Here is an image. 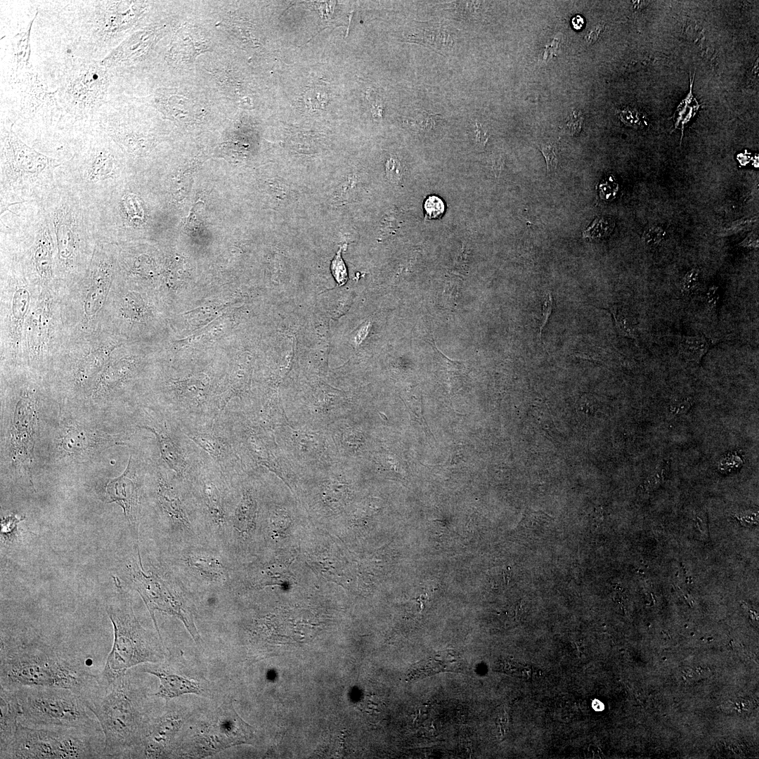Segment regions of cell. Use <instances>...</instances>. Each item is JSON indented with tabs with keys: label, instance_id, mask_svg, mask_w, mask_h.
<instances>
[{
	"label": "cell",
	"instance_id": "obj_18",
	"mask_svg": "<svg viewBox=\"0 0 759 759\" xmlns=\"http://www.w3.org/2000/svg\"><path fill=\"white\" fill-rule=\"evenodd\" d=\"M257 502L250 488L244 487L232 518L233 543L248 538L254 531Z\"/></svg>",
	"mask_w": 759,
	"mask_h": 759
},
{
	"label": "cell",
	"instance_id": "obj_1",
	"mask_svg": "<svg viewBox=\"0 0 759 759\" xmlns=\"http://www.w3.org/2000/svg\"><path fill=\"white\" fill-rule=\"evenodd\" d=\"M1 686L69 689L83 699L100 686L98 675L80 662L61 655L43 643L8 641L1 637Z\"/></svg>",
	"mask_w": 759,
	"mask_h": 759
},
{
	"label": "cell",
	"instance_id": "obj_30",
	"mask_svg": "<svg viewBox=\"0 0 759 759\" xmlns=\"http://www.w3.org/2000/svg\"><path fill=\"white\" fill-rule=\"evenodd\" d=\"M121 311L126 318L139 321L144 320L147 309L141 296L136 292H130L123 299Z\"/></svg>",
	"mask_w": 759,
	"mask_h": 759
},
{
	"label": "cell",
	"instance_id": "obj_19",
	"mask_svg": "<svg viewBox=\"0 0 759 759\" xmlns=\"http://www.w3.org/2000/svg\"><path fill=\"white\" fill-rule=\"evenodd\" d=\"M0 687V749H2L14 736L22 712L14 690L1 685Z\"/></svg>",
	"mask_w": 759,
	"mask_h": 759
},
{
	"label": "cell",
	"instance_id": "obj_16",
	"mask_svg": "<svg viewBox=\"0 0 759 759\" xmlns=\"http://www.w3.org/2000/svg\"><path fill=\"white\" fill-rule=\"evenodd\" d=\"M142 670L157 677L160 685L153 695L166 701L183 694H200L203 692L198 682L164 668H144Z\"/></svg>",
	"mask_w": 759,
	"mask_h": 759
},
{
	"label": "cell",
	"instance_id": "obj_49",
	"mask_svg": "<svg viewBox=\"0 0 759 759\" xmlns=\"http://www.w3.org/2000/svg\"><path fill=\"white\" fill-rule=\"evenodd\" d=\"M692 406V400L687 398L671 406L670 411L674 415H682L686 413Z\"/></svg>",
	"mask_w": 759,
	"mask_h": 759
},
{
	"label": "cell",
	"instance_id": "obj_8",
	"mask_svg": "<svg viewBox=\"0 0 759 759\" xmlns=\"http://www.w3.org/2000/svg\"><path fill=\"white\" fill-rule=\"evenodd\" d=\"M155 500L171 539V549L205 544L186 482L168 467H157Z\"/></svg>",
	"mask_w": 759,
	"mask_h": 759
},
{
	"label": "cell",
	"instance_id": "obj_42",
	"mask_svg": "<svg viewBox=\"0 0 759 759\" xmlns=\"http://www.w3.org/2000/svg\"><path fill=\"white\" fill-rule=\"evenodd\" d=\"M699 278L700 271L698 268H694L687 271L682 280V292L686 294L693 292L699 283Z\"/></svg>",
	"mask_w": 759,
	"mask_h": 759
},
{
	"label": "cell",
	"instance_id": "obj_14",
	"mask_svg": "<svg viewBox=\"0 0 759 759\" xmlns=\"http://www.w3.org/2000/svg\"><path fill=\"white\" fill-rule=\"evenodd\" d=\"M139 427L155 435L162 460L181 480L186 481L197 459L189 455L178 426L173 422L171 427H169L164 422L162 425Z\"/></svg>",
	"mask_w": 759,
	"mask_h": 759
},
{
	"label": "cell",
	"instance_id": "obj_10",
	"mask_svg": "<svg viewBox=\"0 0 759 759\" xmlns=\"http://www.w3.org/2000/svg\"><path fill=\"white\" fill-rule=\"evenodd\" d=\"M254 729L235 711L231 701L223 703L197 729L190 755L207 756L226 748L251 744Z\"/></svg>",
	"mask_w": 759,
	"mask_h": 759
},
{
	"label": "cell",
	"instance_id": "obj_43",
	"mask_svg": "<svg viewBox=\"0 0 759 759\" xmlns=\"http://www.w3.org/2000/svg\"><path fill=\"white\" fill-rule=\"evenodd\" d=\"M386 172L392 183H399L402 180L403 168L398 160L390 158L387 162Z\"/></svg>",
	"mask_w": 759,
	"mask_h": 759
},
{
	"label": "cell",
	"instance_id": "obj_33",
	"mask_svg": "<svg viewBox=\"0 0 759 759\" xmlns=\"http://www.w3.org/2000/svg\"><path fill=\"white\" fill-rule=\"evenodd\" d=\"M30 303V293L25 288H19L13 295L12 314L15 322L20 325L27 311Z\"/></svg>",
	"mask_w": 759,
	"mask_h": 759
},
{
	"label": "cell",
	"instance_id": "obj_28",
	"mask_svg": "<svg viewBox=\"0 0 759 759\" xmlns=\"http://www.w3.org/2000/svg\"><path fill=\"white\" fill-rule=\"evenodd\" d=\"M678 346L679 351L684 358L689 362L700 364L710 348V343L702 335L682 336L679 339Z\"/></svg>",
	"mask_w": 759,
	"mask_h": 759
},
{
	"label": "cell",
	"instance_id": "obj_2",
	"mask_svg": "<svg viewBox=\"0 0 759 759\" xmlns=\"http://www.w3.org/2000/svg\"><path fill=\"white\" fill-rule=\"evenodd\" d=\"M141 696L126 673L107 686H99L84 699L104 734L101 758H119L140 751L149 722L141 707Z\"/></svg>",
	"mask_w": 759,
	"mask_h": 759
},
{
	"label": "cell",
	"instance_id": "obj_46",
	"mask_svg": "<svg viewBox=\"0 0 759 759\" xmlns=\"http://www.w3.org/2000/svg\"><path fill=\"white\" fill-rule=\"evenodd\" d=\"M720 301L719 287L711 285L706 293V304L709 311L715 315Z\"/></svg>",
	"mask_w": 759,
	"mask_h": 759
},
{
	"label": "cell",
	"instance_id": "obj_27",
	"mask_svg": "<svg viewBox=\"0 0 759 759\" xmlns=\"http://www.w3.org/2000/svg\"><path fill=\"white\" fill-rule=\"evenodd\" d=\"M113 348L108 346L96 349L86 355L77 368V379L85 382L100 370L108 359Z\"/></svg>",
	"mask_w": 759,
	"mask_h": 759
},
{
	"label": "cell",
	"instance_id": "obj_3",
	"mask_svg": "<svg viewBox=\"0 0 759 759\" xmlns=\"http://www.w3.org/2000/svg\"><path fill=\"white\" fill-rule=\"evenodd\" d=\"M186 482L205 543L230 556L232 518L238 504L233 481L208 458L196 460Z\"/></svg>",
	"mask_w": 759,
	"mask_h": 759
},
{
	"label": "cell",
	"instance_id": "obj_50",
	"mask_svg": "<svg viewBox=\"0 0 759 759\" xmlns=\"http://www.w3.org/2000/svg\"><path fill=\"white\" fill-rule=\"evenodd\" d=\"M604 27H605V24H604V23H599V24L597 25H596V26H595V27H594V28H593V29H592V30H591V31H590V32H589V33H588V34H587L586 36H585V39H586V41H587V42H588V43L589 44H595V42H596V41H597L598 40V39L599 38V36L601 35V34H602V32L604 31Z\"/></svg>",
	"mask_w": 759,
	"mask_h": 759
},
{
	"label": "cell",
	"instance_id": "obj_9",
	"mask_svg": "<svg viewBox=\"0 0 759 759\" xmlns=\"http://www.w3.org/2000/svg\"><path fill=\"white\" fill-rule=\"evenodd\" d=\"M170 563L174 574L187 588L203 590H230L234 572L230 556L204 544L171 549Z\"/></svg>",
	"mask_w": 759,
	"mask_h": 759
},
{
	"label": "cell",
	"instance_id": "obj_29",
	"mask_svg": "<svg viewBox=\"0 0 759 759\" xmlns=\"http://www.w3.org/2000/svg\"><path fill=\"white\" fill-rule=\"evenodd\" d=\"M615 327L619 335L637 340V329L632 315L624 306L614 304L609 306Z\"/></svg>",
	"mask_w": 759,
	"mask_h": 759
},
{
	"label": "cell",
	"instance_id": "obj_5",
	"mask_svg": "<svg viewBox=\"0 0 759 759\" xmlns=\"http://www.w3.org/2000/svg\"><path fill=\"white\" fill-rule=\"evenodd\" d=\"M14 690L25 721L41 727L77 729L92 734L100 724L82 697L65 688L21 687Z\"/></svg>",
	"mask_w": 759,
	"mask_h": 759
},
{
	"label": "cell",
	"instance_id": "obj_45",
	"mask_svg": "<svg viewBox=\"0 0 759 759\" xmlns=\"http://www.w3.org/2000/svg\"><path fill=\"white\" fill-rule=\"evenodd\" d=\"M553 307V298L550 292H547L545 294L543 304V315L540 318V322L539 324V338L541 340L542 332L545 327L546 323L548 321L549 317L551 315Z\"/></svg>",
	"mask_w": 759,
	"mask_h": 759
},
{
	"label": "cell",
	"instance_id": "obj_26",
	"mask_svg": "<svg viewBox=\"0 0 759 759\" xmlns=\"http://www.w3.org/2000/svg\"><path fill=\"white\" fill-rule=\"evenodd\" d=\"M694 77L695 71L693 75L690 76V86L688 94L677 105L672 117L675 129H679L682 131L680 143H682L683 131L685 127L694 118L701 108V104L699 103L692 93Z\"/></svg>",
	"mask_w": 759,
	"mask_h": 759
},
{
	"label": "cell",
	"instance_id": "obj_31",
	"mask_svg": "<svg viewBox=\"0 0 759 759\" xmlns=\"http://www.w3.org/2000/svg\"><path fill=\"white\" fill-rule=\"evenodd\" d=\"M670 468L669 460L661 461L647 476L643 487L650 493L657 489L666 479Z\"/></svg>",
	"mask_w": 759,
	"mask_h": 759
},
{
	"label": "cell",
	"instance_id": "obj_56",
	"mask_svg": "<svg viewBox=\"0 0 759 759\" xmlns=\"http://www.w3.org/2000/svg\"><path fill=\"white\" fill-rule=\"evenodd\" d=\"M593 708L597 711H601L604 708V706L600 701H595L593 703Z\"/></svg>",
	"mask_w": 759,
	"mask_h": 759
},
{
	"label": "cell",
	"instance_id": "obj_36",
	"mask_svg": "<svg viewBox=\"0 0 759 759\" xmlns=\"http://www.w3.org/2000/svg\"><path fill=\"white\" fill-rule=\"evenodd\" d=\"M666 231L659 226H651L642 234V242L648 247L659 245L666 238Z\"/></svg>",
	"mask_w": 759,
	"mask_h": 759
},
{
	"label": "cell",
	"instance_id": "obj_52",
	"mask_svg": "<svg viewBox=\"0 0 759 759\" xmlns=\"http://www.w3.org/2000/svg\"><path fill=\"white\" fill-rule=\"evenodd\" d=\"M476 140L477 143L479 145L484 146L486 141H488V136H487L486 133L484 131H483L480 124H479V123H476Z\"/></svg>",
	"mask_w": 759,
	"mask_h": 759
},
{
	"label": "cell",
	"instance_id": "obj_47",
	"mask_svg": "<svg viewBox=\"0 0 759 759\" xmlns=\"http://www.w3.org/2000/svg\"><path fill=\"white\" fill-rule=\"evenodd\" d=\"M582 122L583 118L581 115L580 113L576 114L575 112L571 115L569 122L566 124V129L568 133L571 135L578 133L581 129Z\"/></svg>",
	"mask_w": 759,
	"mask_h": 759
},
{
	"label": "cell",
	"instance_id": "obj_17",
	"mask_svg": "<svg viewBox=\"0 0 759 759\" xmlns=\"http://www.w3.org/2000/svg\"><path fill=\"white\" fill-rule=\"evenodd\" d=\"M79 70L70 84L72 95L80 101L93 103L105 91V73L101 67L93 64Z\"/></svg>",
	"mask_w": 759,
	"mask_h": 759
},
{
	"label": "cell",
	"instance_id": "obj_48",
	"mask_svg": "<svg viewBox=\"0 0 759 759\" xmlns=\"http://www.w3.org/2000/svg\"><path fill=\"white\" fill-rule=\"evenodd\" d=\"M434 115L428 114L424 112V114L420 115L417 119L415 118L413 120V123L420 129L429 130L432 127L434 123Z\"/></svg>",
	"mask_w": 759,
	"mask_h": 759
},
{
	"label": "cell",
	"instance_id": "obj_51",
	"mask_svg": "<svg viewBox=\"0 0 759 759\" xmlns=\"http://www.w3.org/2000/svg\"><path fill=\"white\" fill-rule=\"evenodd\" d=\"M739 246L743 247L757 249L758 248V237L757 233L752 231L749 233L746 238L738 244Z\"/></svg>",
	"mask_w": 759,
	"mask_h": 759
},
{
	"label": "cell",
	"instance_id": "obj_22",
	"mask_svg": "<svg viewBox=\"0 0 759 759\" xmlns=\"http://www.w3.org/2000/svg\"><path fill=\"white\" fill-rule=\"evenodd\" d=\"M134 368L132 360L123 359L111 363L97 381L93 394L98 395L109 391L126 378Z\"/></svg>",
	"mask_w": 759,
	"mask_h": 759
},
{
	"label": "cell",
	"instance_id": "obj_21",
	"mask_svg": "<svg viewBox=\"0 0 759 759\" xmlns=\"http://www.w3.org/2000/svg\"><path fill=\"white\" fill-rule=\"evenodd\" d=\"M422 25L423 26L415 28L417 32L408 37L410 41L430 46L441 53H447L452 48L453 40L449 30L443 25L424 26L423 22Z\"/></svg>",
	"mask_w": 759,
	"mask_h": 759
},
{
	"label": "cell",
	"instance_id": "obj_44",
	"mask_svg": "<svg viewBox=\"0 0 759 759\" xmlns=\"http://www.w3.org/2000/svg\"><path fill=\"white\" fill-rule=\"evenodd\" d=\"M540 150L545 159L547 171L549 172L554 171L558 163L555 148L551 144H543Z\"/></svg>",
	"mask_w": 759,
	"mask_h": 759
},
{
	"label": "cell",
	"instance_id": "obj_24",
	"mask_svg": "<svg viewBox=\"0 0 759 759\" xmlns=\"http://www.w3.org/2000/svg\"><path fill=\"white\" fill-rule=\"evenodd\" d=\"M155 101L160 110L167 116L185 119L191 115L193 109L190 100L179 95L171 94L167 89L158 90Z\"/></svg>",
	"mask_w": 759,
	"mask_h": 759
},
{
	"label": "cell",
	"instance_id": "obj_4",
	"mask_svg": "<svg viewBox=\"0 0 759 759\" xmlns=\"http://www.w3.org/2000/svg\"><path fill=\"white\" fill-rule=\"evenodd\" d=\"M117 594L105 610L113 627L114 641L101 673L100 686L108 685L133 666L160 661L163 658L162 640L145 630L137 619L128 596L117 578Z\"/></svg>",
	"mask_w": 759,
	"mask_h": 759
},
{
	"label": "cell",
	"instance_id": "obj_54",
	"mask_svg": "<svg viewBox=\"0 0 759 759\" xmlns=\"http://www.w3.org/2000/svg\"><path fill=\"white\" fill-rule=\"evenodd\" d=\"M571 23L574 29L580 30L583 26L584 20L581 16L576 15L572 18Z\"/></svg>",
	"mask_w": 759,
	"mask_h": 759
},
{
	"label": "cell",
	"instance_id": "obj_12",
	"mask_svg": "<svg viewBox=\"0 0 759 759\" xmlns=\"http://www.w3.org/2000/svg\"><path fill=\"white\" fill-rule=\"evenodd\" d=\"M37 410L35 400L25 395L15 406L11 428L13 464L27 473L31 483Z\"/></svg>",
	"mask_w": 759,
	"mask_h": 759
},
{
	"label": "cell",
	"instance_id": "obj_23",
	"mask_svg": "<svg viewBox=\"0 0 759 759\" xmlns=\"http://www.w3.org/2000/svg\"><path fill=\"white\" fill-rule=\"evenodd\" d=\"M289 432L292 447L304 458H318L325 450L324 442L317 434L290 428Z\"/></svg>",
	"mask_w": 759,
	"mask_h": 759
},
{
	"label": "cell",
	"instance_id": "obj_55",
	"mask_svg": "<svg viewBox=\"0 0 759 759\" xmlns=\"http://www.w3.org/2000/svg\"><path fill=\"white\" fill-rule=\"evenodd\" d=\"M592 523L593 525H595L596 526H599L600 524L603 521V514H602V511H598L597 510V511L595 512L594 515L592 516Z\"/></svg>",
	"mask_w": 759,
	"mask_h": 759
},
{
	"label": "cell",
	"instance_id": "obj_11",
	"mask_svg": "<svg viewBox=\"0 0 759 759\" xmlns=\"http://www.w3.org/2000/svg\"><path fill=\"white\" fill-rule=\"evenodd\" d=\"M179 428L209 456L224 476L233 481L242 469V459L222 415L209 424Z\"/></svg>",
	"mask_w": 759,
	"mask_h": 759
},
{
	"label": "cell",
	"instance_id": "obj_38",
	"mask_svg": "<svg viewBox=\"0 0 759 759\" xmlns=\"http://www.w3.org/2000/svg\"><path fill=\"white\" fill-rule=\"evenodd\" d=\"M37 268L41 275L47 277L50 275L51 257L46 247H40L36 252Z\"/></svg>",
	"mask_w": 759,
	"mask_h": 759
},
{
	"label": "cell",
	"instance_id": "obj_53",
	"mask_svg": "<svg viewBox=\"0 0 759 759\" xmlns=\"http://www.w3.org/2000/svg\"><path fill=\"white\" fill-rule=\"evenodd\" d=\"M502 164H503V160H502L501 157H498V158H495V159L493 160V164H492L493 167H493V169L494 171L495 176L498 177L499 174L500 173V171H501L502 167Z\"/></svg>",
	"mask_w": 759,
	"mask_h": 759
},
{
	"label": "cell",
	"instance_id": "obj_39",
	"mask_svg": "<svg viewBox=\"0 0 759 759\" xmlns=\"http://www.w3.org/2000/svg\"><path fill=\"white\" fill-rule=\"evenodd\" d=\"M424 208L427 216L432 219H437L441 216L445 210L443 202L435 195L427 198L424 204Z\"/></svg>",
	"mask_w": 759,
	"mask_h": 759
},
{
	"label": "cell",
	"instance_id": "obj_7",
	"mask_svg": "<svg viewBox=\"0 0 759 759\" xmlns=\"http://www.w3.org/2000/svg\"><path fill=\"white\" fill-rule=\"evenodd\" d=\"M127 577L132 588L143 599L153 621L156 631L161 637L155 611H160L180 620L197 644L202 640L194 621V612L190 604L188 589L169 571L166 578L159 573L143 571L139 547L137 559L133 558L126 565Z\"/></svg>",
	"mask_w": 759,
	"mask_h": 759
},
{
	"label": "cell",
	"instance_id": "obj_34",
	"mask_svg": "<svg viewBox=\"0 0 759 759\" xmlns=\"http://www.w3.org/2000/svg\"><path fill=\"white\" fill-rule=\"evenodd\" d=\"M620 119L627 126L635 129H643L647 126V120L640 112L632 108H625L619 112Z\"/></svg>",
	"mask_w": 759,
	"mask_h": 759
},
{
	"label": "cell",
	"instance_id": "obj_35",
	"mask_svg": "<svg viewBox=\"0 0 759 759\" xmlns=\"http://www.w3.org/2000/svg\"><path fill=\"white\" fill-rule=\"evenodd\" d=\"M551 521L552 517L543 512L528 511L526 512L521 524L524 527L536 530L546 527Z\"/></svg>",
	"mask_w": 759,
	"mask_h": 759
},
{
	"label": "cell",
	"instance_id": "obj_32",
	"mask_svg": "<svg viewBox=\"0 0 759 759\" xmlns=\"http://www.w3.org/2000/svg\"><path fill=\"white\" fill-rule=\"evenodd\" d=\"M614 221L606 217L597 218L590 226L583 231L584 238H602L608 236L613 231Z\"/></svg>",
	"mask_w": 759,
	"mask_h": 759
},
{
	"label": "cell",
	"instance_id": "obj_37",
	"mask_svg": "<svg viewBox=\"0 0 759 759\" xmlns=\"http://www.w3.org/2000/svg\"><path fill=\"white\" fill-rule=\"evenodd\" d=\"M331 272L339 285H344L348 279V273L343 259L341 257V250L335 255L332 261Z\"/></svg>",
	"mask_w": 759,
	"mask_h": 759
},
{
	"label": "cell",
	"instance_id": "obj_41",
	"mask_svg": "<svg viewBox=\"0 0 759 759\" xmlns=\"http://www.w3.org/2000/svg\"><path fill=\"white\" fill-rule=\"evenodd\" d=\"M757 216H754L751 219H742L733 222L727 228L722 229L718 233V235L721 236L729 235L739 231L748 229L749 228H751L753 225L757 223Z\"/></svg>",
	"mask_w": 759,
	"mask_h": 759
},
{
	"label": "cell",
	"instance_id": "obj_25",
	"mask_svg": "<svg viewBox=\"0 0 759 759\" xmlns=\"http://www.w3.org/2000/svg\"><path fill=\"white\" fill-rule=\"evenodd\" d=\"M110 274L108 270L103 269L92 283L84 302V311L87 316L91 317L97 313L103 305L110 287Z\"/></svg>",
	"mask_w": 759,
	"mask_h": 759
},
{
	"label": "cell",
	"instance_id": "obj_15",
	"mask_svg": "<svg viewBox=\"0 0 759 759\" xmlns=\"http://www.w3.org/2000/svg\"><path fill=\"white\" fill-rule=\"evenodd\" d=\"M183 724L182 718L167 713L150 722L144 734L140 751L145 758H160L167 755L171 741Z\"/></svg>",
	"mask_w": 759,
	"mask_h": 759
},
{
	"label": "cell",
	"instance_id": "obj_13",
	"mask_svg": "<svg viewBox=\"0 0 759 759\" xmlns=\"http://www.w3.org/2000/svg\"><path fill=\"white\" fill-rule=\"evenodd\" d=\"M104 492L108 502H116L122 508L135 544H138L141 486L131 456L124 472L117 478L108 480Z\"/></svg>",
	"mask_w": 759,
	"mask_h": 759
},
{
	"label": "cell",
	"instance_id": "obj_40",
	"mask_svg": "<svg viewBox=\"0 0 759 759\" xmlns=\"http://www.w3.org/2000/svg\"><path fill=\"white\" fill-rule=\"evenodd\" d=\"M30 28L27 32L19 34L20 37H18V35L16 36L18 38V44L17 48H14L15 55L17 56L19 62H22L24 63H27L30 58Z\"/></svg>",
	"mask_w": 759,
	"mask_h": 759
},
{
	"label": "cell",
	"instance_id": "obj_6",
	"mask_svg": "<svg viewBox=\"0 0 759 759\" xmlns=\"http://www.w3.org/2000/svg\"><path fill=\"white\" fill-rule=\"evenodd\" d=\"M87 733L63 727H29L18 722L11 741L0 749V758L61 759L101 758Z\"/></svg>",
	"mask_w": 759,
	"mask_h": 759
},
{
	"label": "cell",
	"instance_id": "obj_20",
	"mask_svg": "<svg viewBox=\"0 0 759 759\" xmlns=\"http://www.w3.org/2000/svg\"><path fill=\"white\" fill-rule=\"evenodd\" d=\"M110 443L111 441L107 438L71 427L61 436L60 447L69 454L81 455L96 448L98 445L104 446Z\"/></svg>",
	"mask_w": 759,
	"mask_h": 759
}]
</instances>
